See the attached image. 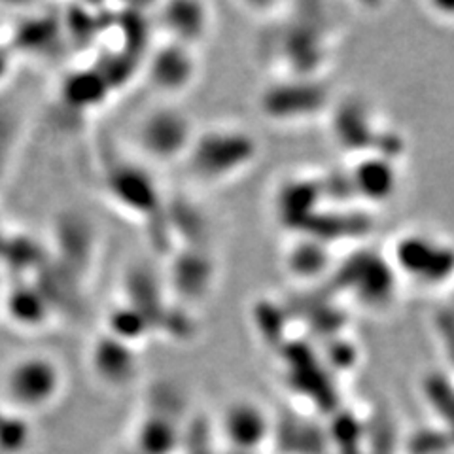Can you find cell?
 <instances>
[{"label":"cell","mask_w":454,"mask_h":454,"mask_svg":"<svg viewBox=\"0 0 454 454\" xmlns=\"http://www.w3.org/2000/svg\"><path fill=\"white\" fill-rule=\"evenodd\" d=\"M388 263L397 278L439 290L454 280V243L434 231L409 230L392 240Z\"/></svg>","instance_id":"1"},{"label":"cell","mask_w":454,"mask_h":454,"mask_svg":"<svg viewBox=\"0 0 454 454\" xmlns=\"http://www.w3.org/2000/svg\"><path fill=\"white\" fill-rule=\"evenodd\" d=\"M61 367L44 354H25L13 360L6 373V390L18 405H48L61 390Z\"/></svg>","instance_id":"2"},{"label":"cell","mask_w":454,"mask_h":454,"mask_svg":"<svg viewBox=\"0 0 454 454\" xmlns=\"http://www.w3.org/2000/svg\"><path fill=\"white\" fill-rule=\"evenodd\" d=\"M195 137L186 114L175 108L153 110L138 125L140 150L158 161L176 160L190 152Z\"/></svg>","instance_id":"3"},{"label":"cell","mask_w":454,"mask_h":454,"mask_svg":"<svg viewBox=\"0 0 454 454\" xmlns=\"http://www.w3.org/2000/svg\"><path fill=\"white\" fill-rule=\"evenodd\" d=\"M354 184H356L365 199L382 203L395 193L397 175L395 168L390 167L385 160H367L356 167Z\"/></svg>","instance_id":"4"}]
</instances>
